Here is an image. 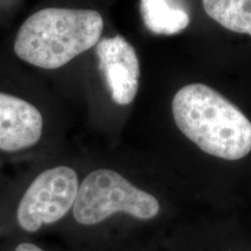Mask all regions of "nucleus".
Returning a JSON list of instances; mask_svg holds the SVG:
<instances>
[{"label":"nucleus","instance_id":"obj_1","mask_svg":"<svg viewBox=\"0 0 251 251\" xmlns=\"http://www.w3.org/2000/svg\"><path fill=\"white\" fill-rule=\"evenodd\" d=\"M172 114L181 133L208 155L238 161L251 151V121L212 87H181L172 100Z\"/></svg>","mask_w":251,"mask_h":251},{"label":"nucleus","instance_id":"obj_2","mask_svg":"<svg viewBox=\"0 0 251 251\" xmlns=\"http://www.w3.org/2000/svg\"><path fill=\"white\" fill-rule=\"evenodd\" d=\"M102 29L103 19L99 12L48 7L21 25L14 51L34 67L54 70L96 46Z\"/></svg>","mask_w":251,"mask_h":251},{"label":"nucleus","instance_id":"obj_3","mask_svg":"<svg viewBox=\"0 0 251 251\" xmlns=\"http://www.w3.org/2000/svg\"><path fill=\"white\" fill-rule=\"evenodd\" d=\"M79 177L68 165L46 169L30 181L13 211L0 215V237H34L70 215Z\"/></svg>","mask_w":251,"mask_h":251},{"label":"nucleus","instance_id":"obj_4","mask_svg":"<svg viewBox=\"0 0 251 251\" xmlns=\"http://www.w3.org/2000/svg\"><path fill=\"white\" fill-rule=\"evenodd\" d=\"M159 212L161 205L151 193L136 187L117 171L98 169L80 181L70 215L78 227L92 230L119 213L149 221Z\"/></svg>","mask_w":251,"mask_h":251},{"label":"nucleus","instance_id":"obj_5","mask_svg":"<svg viewBox=\"0 0 251 251\" xmlns=\"http://www.w3.org/2000/svg\"><path fill=\"white\" fill-rule=\"evenodd\" d=\"M99 70L113 101L126 106L134 101L140 85V61L134 47L121 35L97 43Z\"/></svg>","mask_w":251,"mask_h":251},{"label":"nucleus","instance_id":"obj_6","mask_svg":"<svg viewBox=\"0 0 251 251\" xmlns=\"http://www.w3.org/2000/svg\"><path fill=\"white\" fill-rule=\"evenodd\" d=\"M43 118L26 100L0 92V150L19 152L39 142Z\"/></svg>","mask_w":251,"mask_h":251},{"label":"nucleus","instance_id":"obj_7","mask_svg":"<svg viewBox=\"0 0 251 251\" xmlns=\"http://www.w3.org/2000/svg\"><path fill=\"white\" fill-rule=\"evenodd\" d=\"M143 23L153 34L175 35L190 25V15L174 0H141Z\"/></svg>","mask_w":251,"mask_h":251},{"label":"nucleus","instance_id":"obj_8","mask_svg":"<svg viewBox=\"0 0 251 251\" xmlns=\"http://www.w3.org/2000/svg\"><path fill=\"white\" fill-rule=\"evenodd\" d=\"M202 6L222 27L251 36V0H202Z\"/></svg>","mask_w":251,"mask_h":251},{"label":"nucleus","instance_id":"obj_9","mask_svg":"<svg viewBox=\"0 0 251 251\" xmlns=\"http://www.w3.org/2000/svg\"><path fill=\"white\" fill-rule=\"evenodd\" d=\"M0 251H51L34 237H0Z\"/></svg>","mask_w":251,"mask_h":251}]
</instances>
